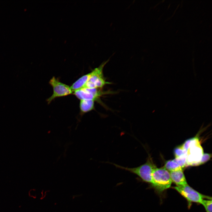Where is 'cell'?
<instances>
[{
    "label": "cell",
    "mask_w": 212,
    "mask_h": 212,
    "mask_svg": "<svg viewBox=\"0 0 212 212\" xmlns=\"http://www.w3.org/2000/svg\"><path fill=\"white\" fill-rule=\"evenodd\" d=\"M203 154V149L198 138H193L187 151L186 166H195L200 160Z\"/></svg>",
    "instance_id": "4"
},
{
    "label": "cell",
    "mask_w": 212,
    "mask_h": 212,
    "mask_svg": "<svg viewBox=\"0 0 212 212\" xmlns=\"http://www.w3.org/2000/svg\"><path fill=\"white\" fill-rule=\"evenodd\" d=\"M192 139L193 138L188 139L186 140L183 144L181 145L183 149L187 151Z\"/></svg>",
    "instance_id": "16"
},
{
    "label": "cell",
    "mask_w": 212,
    "mask_h": 212,
    "mask_svg": "<svg viewBox=\"0 0 212 212\" xmlns=\"http://www.w3.org/2000/svg\"><path fill=\"white\" fill-rule=\"evenodd\" d=\"M172 182L180 186L188 184L182 169L169 172Z\"/></svg>",
    "instance_id": "8"
},
{
    "label": "cell",
    "mask_w": 212,
    "mask_h": 212,
    "mask_svg": "<svg viewBox=\"0 0 212 212\" xmlns=\"http://www.w3.org/2000/svg\"><path fill=\"white\" fill-rule=\"evenodd\" d=\"M116 167L125 170L137 175L142 180L152 185L153 183L152 173L156 167L152 158L149 156L144 164L134 168L124 167L115 163H112Z\"/></svg>",
    "instance_id": "1"
},
{
    "label": "cell",
    "mask_w": 212,
    "mask_h": 212,
    "mask_svg": "<svg viewBox=\"0 0 212 212\" xmlns=\"http://www.w3.org/2000/svg\"><path fill=\"white\" fill-rule=\"evenodd\" d=\"M187 200L189 207L192 202L201 203L203 200L206 198L211 199L209 196L204 195L190 186L188 184L173 187Z\"/></svg>",
    "instance_id": "3"
},
{
    "label": "cell",
    "mask_w": 212,
    "mask_h": 212,
    "mask_svg": "<svg viewBox=\"0 0 212 212\" xmlns=\"http://www.w3.org/2000/svg\"><path fill=\"white\" fill-rule=\"evenodd\" d=\"M49 84L53 88V93L47 100L48 104H49L56 98L66 96L72 93L73 92L70 87L60 82L54 77L50 79Z\"/></svg>",
    "instance_id": "6"
},
{
    "label": "cell",
    "mask_w": 212,
    "mask_h": 212,
    "mask_svg": "<svg viewBox=\"0 0 212 212\" xmlns=\"http://www.w3.org/2000/svg\"><path fill=\"white\" fill-rule=\"evenodd\" d=\"M211 154L208 153L203 154L200 160L196 163L195 166L203 164L208 161L211 157Z\"/></svg>",
    "instance_id": "15"
},
{
    "label": "cell",
    "mask_w": 212,
    "mask_h": 212,
    "mask_svg": "<svg viewBox=\"0 0 212 212\" xmlns=\"http://www.w3.org/2000/svg\"><path fill=\"white\" fill-rule=\"evenodd\" d=\"M91 74V72L83 75L74 82L70 87L72 92L84 88Z\"/></svg>",
    "instance_id": "9"
},
{
    "label": "cell",
    "mask_w": 212,
    "mask_h": 212,
    "mask_svg": "<svg viewBox=\"0 0 212 212\" xmlns=\"http://www.w3.org/2000/svg\"><path fill=\"white\" fill-rule=\"evenodd\" d=\"M212 199H203L201 203L204 207L206 212H212Z\"/></svg>",
    "instance_id": "14"
},
{
    "label": "cell",
    "mask_w": 212,
    "mask_h": 212,
    "mask_svg": "<svg viewBox=\"0 0 212 212\" xmlns=\"http://www.w3.org/2000/svg\"><path fill=\"white\" fill-rule=\"evenodd\" d=\"M186 157L187 154L174 159L183 169L186 166Z\"/></svg>",
    "instance_id": "12"
},
{
    "label": "cell",
    "mask_w": 212,
    "mask_h": 212,
    "mask_svg": "<svg viewBox=\"0 0 212 212\" xmlns=\"http://www.w3.org/2000/svg\"><path fill=\"white\" fill-rule=\"evenodd\" d=\"M109 61V59H108L103 62L91 72L90 76L84 88H99L106 84H110L106 81L103 73L104 67Z\"/></svg>",
    "instance_id": "5"
},
{
    "label": "cell",
    "mask_w": 212,
    "mask_h": 212,
    "mask_svg": "<svg viewBox=\"0 0 212 212\" xmlns=\"http://www.w3.org/2000/svg\"><path fill=\"white\" fill-rule=\"evenodd\" d=\"M95 101L92 100H80V107L81 113L84 114L93 110Z\"/></svg>",
    "instance_id": "10"
},
{
    "label": "cell",
    "mask_w": 212,
    "mask_h": 212,
    "mask_svg": "<svg viewBox=\"0 0 212 212\" xmlns=\"http://www.w3.org/2000/svg\"><path fill=\"white\" fill-rule=\"evenodd\" d=\"M152 186L159 193H162L170 187L172 181L169 172L164 167H155L152 173Z\"/></svg>",
    "instance_id": "2"
},
{
    "label": "cell",
    "mask_w": 212,
    "mask_h": 212,
    "mask_svg": "<svg viewBox=\"0 0 212 212\" xmlns=\"http://www.w3.org/2000/svg\"><path fill=\"white\" fill-rule=\"evenodd\" d=\"M187 151L183 149L181 145L176 147L174 150L175 158H178L187 154Z\"/></svg>",
    "instance_id": "13"
},
{
    "label": "cell",
    "mask_w": 212,
    "mask_h": 212,
    "mask_svg": "<svg viewBox=\"0 0 212 212\" xmlns=\"http://www.w3.org/2000/svg\"><path fill=\"white\" fill-rule=\"evenodd\" d=\"M107 92L102 91L99 88H84L77 90L74 94L80 100H92L96 101Z\"/></svg>",
    "instance_id": "7"
},
{
    "label": "cell",
    "mask_w": 212,
    "mask_h": 212,
    "mask_svg": "<svg viewBox=\"0 0 212 212\" xmlns=\"http://www.w3.org/2000/svg\"><path fill=\"white\" fill-rule=\"evenodd\" d=\"M163 167L169 172L183 170L174 159L167 161Z\"/></svg>",
    "instance_id": "11"
}]
</instances>
